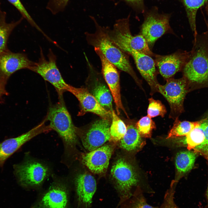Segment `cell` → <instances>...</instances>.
Here are the masks:
<instances>
[{"mask_svg":"<svg viewBox=\"0 0 208 208\" xmlns=\"http://www.w3.org/2000/svg\"><path fill=\"white\" fill-rule=\"evenodd\" d=\"M129 54L132 57L137 69L151 89L157 91L159 83L156 78L154 60L150 56L135 50H131Z\"/></svg>","mask_w":208,"mask_h":208,"instance_id":"obj_18","label":"cell"},{"mask_svg":"<svg viewBox=\"0 0 208 208\" xmlns=\"http://www.w3.org/2000/svg\"><path fill=\"white\" fill-rule=\"evenodd\" d=\"M111 174L118 194L119 206L133 196L132 190L138 185L139 179L133 166L122 158L116 161Z\"/></svg>","mask_w":208,"mask_h":208,"instance_id":"obj_5","label":"cell"},{"mask_svg":"<svg viewBox=\"0 0 208 208\" xmlns=\"http://www.w3.org/2000/svg\"><path fill=\"white\" fill-rule=\"evenodd\" d=\"M44 120L29 131L16 138L5 140L0 144V166L6 159L27 141L36 135L51 130Z\"/></svg>","mask_w":208,"mask_h":208,"instance_id":"obj_11","label":"cell"},{"mask_svg":"<svg viewBox=\"0 0 208 208\" xmlns=\"http://www.w3.org/2000/svg\"><path fill=\"white\" fill-rule=\"evenodd\" d=\"M113 150L110 145L102 146L83 155L82 161L93 173H104L108 167Z\"/></svg>","mask_w":208,"mask_h":208,"instance_id":"obj_16","label":"cell"},{"mask_svg":"<svg viewBox=\"0 0 208 208\" xmlns=\"http://www.w3.org/2000/svg\"><path fill=\"white\" fill-rule=\"evenodd\" d=\"M95 86L92 90V94L101 105L112 112L113 110V97L109 90L101 83H96Z\"/></svg>","mask_w":208,"mask_h":208,"instance_id":"obj_24","label":"cell"},{"mask_svg":"<svg viewBox=\"0 0 208 208\" xmlns=\"http://www.w3.org/2000/svg\"><path fill=\"white\" fill-rule=\"evenodd\" d=\"M183 76L189 82L208 83V34L207 31L197 34L193 46L183 69Z\"/></svg>","mask_w":208,"mask_h":208,"instance_id":"obj_1","label":"cell"},{"mask_svg":"<svg viewBox=\"0 0 208 208\" xmlns=\"http://www.w3.org/2000/svg\"><path fill=\"white\" fill-rule=\"evenodd\" d=\"M205 135L204 141L201 144L195 148L204 151H208V119H205L201 120Z\"/></svg>","mask_w":208,"mask_h":208,"instance_id":"obj_33","label":"cell"},{"mask_svg":"<svg viewBox=\"0 0 208 208\" xmlns=\"http://www.w3.org/2000/svg\"><path fill=\"white\" fill-rule=\"evenodd\" d=\"M45 58L40 49V57L38 61L34 62L30 70L40 75L44 80L52 85L58 93L59 96L67 90L69 86L63 79L56 64V57L50 49Z\"/></svg>","mask_w":208,"mask_h":208,"instance_id":"obj_6","label":"cell"},{"mask_svg":"<svg viewBox=\"0 0 208 208\" xmlns=\"http://www.w3.org/2000/svg\"><path fill=\"white\" fill-rule=\"evenodd\" d=\"M68 202L65 188L57 184L51 186L44 194L40 205L42 208H66Z\"/></svg>","mask_w":208,"mask_h":208,"instance_id":"obj_19","label":"cell"},{"mask_svg":"<svg viewBox=\"0 0 208 208\" xmlns=\"http://www.w3.org/2000/svg\"><path fill=\"white\" fill-rule=\"evenodd\" d=\"M120 141L121 148L127 151H132L139 147L142 141L136 127L131 125L128 126L125 134Z\"/></svg>","mask_w":208,"mask_h":208,"instance_id":"obj_21","label":"cell"},{"mask_svg":"<svg viewBox=\"0 0 208 208\" xmlns=\"http://www.w3.org/2000/svg\"><path fill=\"white\" fill-rule=\"evenodd\" d=\"M205 135L201 120L199 123L186 136L185 141L187 148L191 149L196 147L203 143Z\"/></svg>","mask_w":208,"mask_h":208,"instance_id":"obj_27","label":"cell"},{"mask_svg":"<svg viewBox=\"0 0 208 208\" xmlns=\"http://www.w3.org/2000/svg\"><path fill=\"white\" fill-rule=\"evenodd\" d=\"M126 1L136 5H141L142 0H125Z\"/></svg>","mask_w":208,"mask_h":208,"instance_id":"obj_35","label":"cell"},{"mask_svg":"<svg viewBox=\"0 0 208 208\" xmlns=\"http://www.w3.org/2000/svg\"><path fill=\"white\" fill-rule=\"evenodd\" d=\"M94 49L100 59L102 73L112 95L117 114L119 115L121 110L127 115L122 102L119 75L117 68L107 60L98 48L94 47Z\"/></svg>","mask_w":208,"mask_h":208,"instance_id":"obj_10","label":"cell"},{"mask_svg":"<svg viewBox=\"0 0 208 208\" xmlns=\"http://www.w3.org/2000/svg\"><path fill=\"white\" fill-rule=\"evenodd\" d=\"M207 204H208V186L207 190Z\"/></svg>","mask_w":208,"mask_h":208,"instance_id":"obj_38","label":"cell"},{"mask_svg":"<svg viewBox=\"0 0 208 208\" xmlns=\"http://www.w3.org/2000/svg\"><path fill=\"white\" fill-rule=\"evenodd\" d=\"M59 97V101L49 107L45 119L49 122L51 129L56 131L62 139L67 156L77 143V133L63 96Z\"/></svg>","mask_w":208,"mask_h":208,"instance_id":"obj_3","label":"cell"},{"mask_svg":"<svg viewBox=\"0 0 208 208\" xmlns=\"http://www.w3.org/2000/svg\"><path fill=\"white\" fill-rule=\"evenodd\" d=\"M174 190L173 185H172L165 194L163 202L160 208H180L174 201Z\"/></svg>","mask_w":208,"mask_h":208,"instance_id":"obj_32","label":"cell"},{"mask_svg":"<svg viewBox=\"0 0 208 208\" xmlns=\"http://www.w3.org/2000/svg\"><path fill=\"white\" fill-rule=\"evenodd\" d=\"M199 121H181L176 118L173 125L170 130L167 138H175L186 136L195 127L198 125Z\"/></svg>","mask_w":208,"mask_h":208,"instance_id":"obj_25","label":"cell"},{"mask_svg":"<svg viewBox=\"0 0 208 208\" xmlns=\"http://www.w3.org/2000/svg\"><path fill=\"white\" fill-rule=\"evenodd\" d=\"M110 123L109 119L103 118L94 122L82 139L84 148L90 151L102 146L110 140Z\"/></svg>","mask_w":208,"mask_h":208,"instance_id":"obj_13","label":"cell"},{"mask_svg":"<svg viewBox=\"0 0 208 208\" xmlns=\"http://www.w3.org/2000/svg\"><path fill=\"white\" fill-rule=\"evenodd\" d=\"M185 8L191 29L194 37L198 32L196 29V17L198 10L208 2V0H181Z\"/></svg>","mask_w":208,"mask_h":208,"instance_id":"obj_22","label":"cell"},{"mask_svg":"<svg viewBox=\"0 0 208 208\" xmlns=\"http://www.w3.org/2000/svg\"><path fill=\"white\" fill-rule=\"evenodd\" d=\"M205 6V10L207 13V14L208 16V2L206 4Z\"/></svg>","mask_w":208,"mask_h":208,"instance_id":"obj_37","label":"cell"},{"mask_svg":"<svg viewBox=\"0 0 208 208\" xmlns=\"http://www.w3.org/2000/svg\"><path fill=\"white\" fill-rule=\"evenodd\" d=\"M188 83L183 76L179 79L171 78L167 79L165 84L162 85L159 84L157 86V91L169 103L172 115H177L183 111V103L187 92Z\"/></svg>","mask_w":208,"mask_h":208,"instance_id":"obj_7","label":"cell"},{"mask_svg":"<svg viewBox=\"0 0 208 208\" xmlns=\"http://www.w3.org/2000/svg\"><path fill=\"white\" fill-rule=\"evenodd\" d=\"M156 127L155 122L148 116L143 117L137 123L136 128L141 136L151 137L153 130Z\"/></svg>","mask_w":208,"mask_h":208,"instance_id":"obj_29","label":"cell"},{"mask_svg":"<svg viewBox=\"0 0 208 208\" xmlns=\"http://www.w3.org/2000/svg\"><path fill=\"white\" fill-rule=\"evenodd\" d=\"M95 23V32L85 33L88 44L98 48L108 61L117 68L129 74L136 81H138L126 53L110 40L105 27Z\"/></svg>","mask_w":208,"mask_h":208,"instance_id":"obj_2","label":"cell"},{"mask_svg":"<svg viewBox=\"0 0 208 208\" xmlns=\"http://www.w3.org/2000/svg\"><path fill=\"white\" fill-rule=\"evenodd\" d=\"M75 183L79 206L81 208H90L96 190L94 177L88 173H81L76 177Z\"/></svg>","mask_w":208,"mask_h":208,"instance_id":"obj_17","label":"cell"},{"mask_svg":"<svg viewBox=\"0 0 208 208\" xmlns=\"http://www.w3.org/2000/svg\"><path fill=\"white\" fill-rule=\"evenodd\" d=\"M112 122L110 127V140L120 141L125 134L127 127L114 110L112 112Z\"/></svg>","mask_w":208,"mask_h":208,"instance_id":"obj_26","label":"cell"},{"mask_svg":"<svg viewBox=\"0 0 208 208\" xmlns=\"http://www.w3.org/2000/svg\"><path fill=\"white\" fill-rule=\"evenodd\" d=\"M34 63L25 53H13L8 50L0 55V78L8 80L18 70H29Z\"/></svg>","mask_w":208,"mask_h":208,"instance_id":"obj_15","label":"cell"},{"mask_svg":"<svg viewBox=\"0 0 208 208\" xmlns=\"http://www.w3.org/2000/svg\"><path fill=\"white\" fill-rule=\"evenodd\" d=\"M190 54V51H179L170 54H155L154 60L159 72L164 78H170L182 69Z\"/></svg>","mask_w":208,"mask_h":208,"instance_id":"obj_12","label":"cell"},{"mask_svg":"<svg viewBox=\"0 0 208 208\" xmlns=\"http://www.w3.org/2000/svg\"><path fill=\"white\" fill-rule=\"evenodd\" d=\"M149 105L147 109V116L151 118L158 116L164 117L166 113L164 105L159 100L153 98L149 99Z\"/></svg>","mask_w":208,"mask_h":208,"instance_id":"obj_30","label":"cell"},{"mask_svg":"<svg viewBox=\"0 0 208 208\" xmlns=\"http://www.w3.org/2000/svg\"><path fill=\"white\" fill-rule=\"evenodd\" d=\"M206 23L207 24V31L208 34V23Z\"/></svg>","mask_w":208,"mask_h":208,"instance_id":"obj_39","label":"cell"},{"mask_svg":"<svg viewBox=\"0 0 208 208\" xmlns=\"http://www.w3.org/2000/svg\"><path fill=\"white\" fill-rule=\"evenodd\" d=\"M59 1L62 3L66 5L67 4L69 1V0H58Z\"/></svg>","mask_w":208,"mask_h":208,"instance_id":"obj_36","label":"cell"},{"mask_svg":"<svg viewBox=\"0 0 208 208\" xmlns=\"http://www.w3.org/2000/svg\"><path fill=\"white\" fill-rule=\"evenodd\" d=\"M7 81L5 79L0 78V97L3 95L7 94L5 88Z\"/></svg>","mask_w":208,"mask_h":208,"instance_id":"obj_34","label":"cell"},{"mask_svg":"<svg viewBox=\"0 0 208 208\" xmlns=\"http://www.w3.org/2000/svg\"><path fill=\"white\" fill-rule=\"evenodd\" d=\"M15 172L19 182L26 186L40 185L47 177L49 169L42 164L27 161L14 167Z\"/></svg>","mask_w":208,"mask_h":208,"instance_id":"obj_9","label":"cell"},{"mask_svg":"<svg viewBox=\"0 0 208 208\" xmlns=\"http://www.w3.org/2000/svg\"><path fill=\"white\" fill-rule=\"evenodd\" d=\"M195 154L190 151H181L176 155L175 163L178 172L185 173L190 170L195 161Z\"/></svg>","mask_w":208,"mask_h":208,"instance_id":"obj_23","label":"cell"},{"mask_svg":"<svg viewBox=\"0 0 208 208\" xmlns=\"http://www.w3.org/2000/svg\"><path fill=\"white\" fill-rule=\"evenodd\" d=\"M67 91L74 95L79 102L81 109L79 115H83L87 112H90L103 118L109 119L112 117V112L101 105L87 89L76 88L69 85Z\"/></svg>","mask_w":208,"mask_h":208,"instance_id":"obj_14","label":"cell"},{"mask_svg":"<svg viewBox=\"0 0 208 208\" xmlns=\"http://www.w3.org/2000/svg\"><path fill=\"white\" fill-rule=\"evenodd\" d=\"M119 206L120 208H160L149 205L140 191L135 192L130 198Z\"/></svg>","mask_w":208,"mask_h":208,"instance_id":"obj_28","label":"cell"},{"mask_svg":"<svg viewBox=\"0 0 208 208\" xmlns=\"http://www.w3.org/2000/svg\"><path fill=\"white\" fill-rule=\"evenodd\" d=\"M6 13L0 7V55L9 50L7 47L9 36L14 29L22 21V17L16 21L7 23L6 21Z\"/></svg>","mask_w":208,"mask_h":208,"instance_id":"obj_20","label":"cell"},{"mask_svg":"<svg viewBox=\"0 0 208 208\" xmlns=\"http://www.w3.org/2000/svg\"><path fill=\"white\" fill-rule=\"evenodd\" d=\"M129 16L116 21L112 29L105 27L110 40L126 53L135 50L151 57L155 54L151 50L146 40L141 34L133 36L131 32Z\"/></svg>","mask_w":208,"mask_h":208,"instance_id":"obj_4","label":"cell"},{"mask_svg":"<svg viewBox=\"0 0 208 208\" xmlns=\"http://www.w3.org/2000/svg\"><path fill=\"white\" fill-rule=\"evenodd\" d=\"M169 19L170 16L167 15L150 13L146 16L141 26L140 34L145 39L150 49L163 35L173 32Z\"/></svg>","mask_w":208,"mask_h":208,"instance_id":"obj_8","label":"cell"},{"mask_svg":"<svg viewBox=\"0 0 208 208\" xmlns=\"http://www.w3.org/2000/svg\"><path fill=\"white\" fill-rule=\"evenodd\" d=\"M7 0L18 10L22 15L23 17L26 19L31 25L36 28L44 36L46 35L45 33L36 23L29 15L20 0Z\"/></svg>","mask_w":208,"mask_h":208,"instance_id":"obj_31","label":"cell"}]
</instances>
